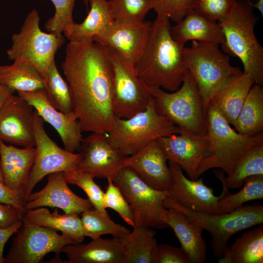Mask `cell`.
I'll return each mask as SVG.
<instances>
[{"label": "cell", "instance_id": "1", "mask_svg": "<svg viewBox=\"0 0 263 263\" xmlns=\"http://www.w3.org/2000/svg\"><path fill=\"white\" fill-rule=\"evenodd\" d=\"M61 67L82 131L107 133L115 117L113 69L106 47L92 39L70 41Z\"/></svg>", "mask_w": 263, "mask_h": 263}, {"label": "cell", "instance_id": "2", "mask_svg": "<svg viewBox=\"0 0 263 263\" xmlns=\"http://www.w3.org/2000/svg\"><path fill=\"white\" fill-rule=\"evenodd\" d=\"M170 26L169 18L156 17L144 52L134 68L148 86L172 92L180 87L188 69L182 54L185 46L172 38Z\"/></svg>", "mask_w": 263, "mask_h": 263}, {"label": "cell", "instance_id": "3", "mask_svg": "<svg viewBox=\"0 0 263 263\" xmlns=\"http://www.w3.org/2000/svg\"><path fill=\"white\" fill-rule=\"evenodd\" d=\"M259 18L249 0H237L232 11L218 21L224 37V52L238 57L244 72L263 87V47L255 33Z\"/></svg>", "mask_w": 263, "mask_h": 263}, {"label": "cell", "instance_id": "4", "mask_svg": "<svg viewBox=\"0 0 263 263\" xmlns=\"http://www.w3.org/2000/svg\"><path fill=\"white\" fill-rule=\"evenodd\" d=\"M218 44L192 41L182 54L186 66L193 77L201 95L206 113L211 99L243 72L232 66L228 56Z\"/></svg>", "mask_w": 263, "mask_h": 263}, {"label": "cell", "instance_id": "5", "mask_svg": "<svg viewBox=\"0 0 263 263\" xmlns=\"http://www.w3.org/2000/svg\"><path fill=\"white\" fill-rule=\"evenodd\" d=\"M210 155L204 158L198 178L208 170L218 168L229 175L237 160L248 149L263 143V132L246 135L236 132L223 115L209 104L206 113Z\"/></svg>", "mask_w": 263, "mask_h": 263}, {"label": "cell", "instance_id": "6", "mask_svg": "<svg viewBox=\"0 0 263 263\" xmlns=\"http://www.w3.org/2000/svg\"><path fill=\"white\" fill-rule=\"evenodd\" d=\"M156 111L175 125L181 133L204 136L207 132L206 113L197 85L188 70L181 87L167 93L148 86Z\"/></svg>", "mask_w": 263, "mask_h": 263}, {"label": "cell", "instance_id": "7", "mask_svg": "<svg viewBox=\"0 0 263 263\" xmlns=\"http://www.w3.org/2000/svg\"><path fill=\"white\" fill-rule=\"evenodd\" d=\"M163 205L166 208L179 211L192 223L201 226L210 234V246L213 255L222 257L229 239L236 233L263 223V206L259 204L243 205L228 213L197 212L180 205L168 196Z\"/></svg>", "mask_w": 263, "mask_h": 263}, {"label": "cell", "instance_id": "8", "mask_svg": "<svg viewBox=\"0 0 263 263\" xmlns=\"http://www.w3.org/2000/svg\"><path fill=\"white\" fill-rule=\"evenodd\" d=\"M180 133L175 125L156 111L152 97L144 111L127 119L115 117L107 135L111 145L128 156L160 137Z\"/></svg>", "mask_w": 263, "mask_h": 263}, {"label": "cell", "instance_id": "9", "mask_svg": "<svg viewBox=\"0 0 263 263\" xmlns=\"http://www.w3.org/2000/svg\"><path fill=\"white\" fill-rule=\"evenodd\" d=\"M38 11L27 15L20 31L12 36L11 47L7 51L9 59L34 67L44 79L57 50L65 42L62 35L43 32L39 28Z\"/></svg>", "mask_w": 263, "mask_h": 263}, {"label": "cell", "instance_id": "10", "mask_svg": "<svg viewBox=\"0 0 263 263\" xmlns=\"http://www.w3.org/2000/svg\"><path fill=\"white\" fill-rule=\"evenodd\" d=\"M128 202L133 214L134 226L161 229L169 226L160 218L168 190L155 189L144 182L130 167L124 166L112 178Z\"/></svg>", "mask_w": 263, "mask_h": 263}, {"label": "cell", "instance_id": "11", "mask_svg": "<svg viewBox=\"0 0 263 263\" xmlns=\"http://www.w3.org/2000/svg\"><path fill=\"white\" fill-rule=\"evenodd\" d=\"M106 49L113 69V112L116 118H129L146 110L152 96L134 66L116 50Z\"/></svg>", "mask_w": 263, "mask_h": 263}, {"label": "cell", "instance_id": "12", "mask_svg": "<svg viewBox=\"0 0 263 263\" xmlns=\"http://www.w3.org/2000/svg\"><path fill=\"white\" fill-rule=\"evenodd\" d=\"M44 121L34 109L33 127L36 156L21 197L25 203L36 185L50 174L75 170L81 158L80 152L69 151L59 147L47 134Z\"/></svg>", "mask_w": 263, "mask_h": 263}, {"label": "cell", "instance_id": "13", "mask_svg": "<svg viewBox=\"0 0 263 263\" xmlns=\"http://www.w3.org/2000/svg\"><path fill=\"white\" fill-rule=\"evenodd\" d=\"M16 233L3 263H38L50 252L59 257L64 246L75 244L54 229L23 221Z\"/></svg>", "mask_w": 263, "mask_h": 263}, {"label": "cell", "instance_id": "14", "mask_svg": "<svg viewBox=\"0 0 263 263\" xmlns=\"http://www.w3.org/2000/svg\"><path fill=\"white\" fill-rule=\"evenodd\" d=\"M172 174V182L168 190L169 196L182 206L192 210L204 213H221L217 204L220 199L228 188L225 182V173L221 169L214 173L222 183L223 189L219 196L213 189L207 186L202 178L196 180L188 179L177 164L169 161Z\"/></svg>", "mask_w": 263, "mask_h": 263}, {"label": "cell", "instance_id": "15", "mask_svg": "<svg viewBox=\"0 0 263 263\" xmlns=\"http://www.w3.org/2000/svg\"><path fill=\"white\" fill-rule=\"evenodd\" d=\"M79 151L81 158L76 170L94 177L112 178L123 167L126 157L111 145L104 133L92 132L83 138Z\"/></svg>", "mask_w": 263, "mask_h": 263}, {"label": "cell", "instance_id": "16", "mask_svg": "<svg viewBox=\"0 0 263 263\" xmlns=\"http://www.w3.org/2000/svg\"><path fill=\"white\" fill-rule=\"evenodd\" d=\"M18 94L34 107L44 121L56 130L65 150L72 152L79 150L83 139V131L74 111L64 113L56 109L47 99L44 89L18 92Z\"/></svg>", "mask_w": 263, "mask_h": 263}, {"label": "cell", "instance_id": "17", "mask_svg": "<svg viewBox=\"0 0 263 263\" xmlns=\"http://www.w3.org/2000/svg\"><path fill=\"white\" fill-rule=\"evenodd\" d=\"M152 24L150 20L131 24L113 21L101 35L92 40L116 50L134 66L144 52Z\"/></svg>", "mask_w": 263, "mask_h": 263}, {"label": "cell", "instance_id": "18", "mask_svg": "<svg viewBox=\"0 0 263 263\" xmlns=\"http://www.w3.org/2000/svg\"><path fill=\"white\" fill-rule=\"evenodd\" d=\"M169 161L178 165L191 180H196L202 160L210 155L207 134L198 136L186 133L172 134L156 139Z\"/></svg>", "mask_w": 263, "mask_h": 263}, {"label": "cell", "instance_id": "19", "mask_svg": "<svg viewBox=\"0 0 263 263\" xmlns=\"http://www.w3.org/2000/svg\"><path fill=\"white\" fill-rule=\"evenodd\" d=\"M46 207L60 208L64 213L78 214L94 208L88 199L79 197L69 188L63 172L49 174L45 186L32 192L25 204L26 211Z\"/></svg>", "mask_w": 263, "mask_h": 263}, {"label": "cell", "instance_id": "20", "mask_svg": "<svg viewBox=\"0 0 263 263\" xmlns=\"http://www.w3.org/2000/svg\"><path fill=\"white\" fill-rule=\"evenodd\" d=\"M34 107L14 95L0 110V140L23 147H35Z\"/></svg>", "mask_w": 263, "mask_h": 263}, {"label": "cell", "instance_id": "21", "mask_svg": "<svg viewBox=\"0 0 263 263\" xmlns=\"http://www.w3.org/2000/svg\"><path fill=\"white\" fill-rule=\"evenodd\" d=\"M167 160L164 150L155 140L135 154L126 156L123 167L131 168L152 188L168 190L172 182V174Z\"/></svg>", "mask_w": 263, "mask_h": 263}, {"label": "cell", "instance_id": "22", "mask_svg": "<svg viewBox=\"0 0 263 263\" xmlns=\"http://www.w3.org/2000/svg\"><path fill=\"white\" fill-rule=\"evenodd\" d=\"M36 153L34 147L20 149L12 145H7L0 140V169L3 183L21 197L34 163Z\"/></svg>", "mask_w": 263, "mask_h": 263}, {"label": "cell", "instance_id": "23", "mask_svg": "<svg viewBox=\"0 0 263 263\" xmlns=\"http://www.w3.org/2000/svg\"><path fill=\"white\" fill-rule=\"evenodd\" d=\"M160 218L172 228L191 263L206 262L207 246L202 236L204 229L201 226L192 223L181 212L173 209L166 208Z\"/></svg>", "mask_w": 263, "mask_h": 263}, {"label": "cell", "instance_id": "24", "mask_svg": "<svg viewBox=\"0 0 263 263\" xmlns=\"http://www.w3.org/2000/svg\"><path fill=\"white\" fill-rule=\"evenodd\" d=\"M61 253L68 261L63 263H123V250L120 239H92L87 244L75 243L63 247Z\"/></svg>", "mask_w": 263, "mask_h": 263}, {"label": "cell", "instance_id": "25", "mask_svg": "<svg viewBox=\"0 0 263 263\" xmlns=\"http://www.w3.org/2000/svg\"><path fill=\"white\" fill-rule=\"evenodd\" d=\"M169 31L172 38L184 46L189 40L218 45L224 42L219 23L211 21L192 10L176 25L170 26Z\"/></svg>", "mask_w": 263, "mask_h": 263}, {"label": "cell", "instance_id": "26", "mask_svg": "<svg viewBox=\"0 0 263 263\" xmlns=\"http://www.w3.org/2000/svg\"><path fill=\"white\" fill-rule=\"evenodd\" d=\"M79 214L76 212L58 213L57 208L53 213L44 207L26 211L22 221L56 231L72 240L82 243L85 239Z\"/></svg>", "mask_w": 263, "mask_h": 263}, {"label": "cell", "instance_id": "27", "mask_svg": "<svg viewBox=\"0 0 263 263\" xmlns=\"http://www.w3.org/2000/svg\"><path fill=\"white\" fill-rule=\"evenodd\" d=\"M89 6L90 11L83 22H73L64 29L63 33L70 41L92 39L113 22L106 0H90Z\"/></svg>", "mask_w": 263, "mask_h": 263}, {"label": "cell", "instance_id": "28", "mask_svg": "<svg viewBox=\"0 0 263 263\" xmlns=\"http://www.w3.org/2000/svg\"><path fill=\"white\" fill-rule=\"evenodd\" d=\"M255 83L251 75L243 72L215 95L209 104L218 110L229 124L233 126L251 87Z\"/></svg>", "mask_w": 263, "mask_h": 263}, {"label": "cell", "instance_id": "29", "mask_svg": "<svg viewBox=\"0 0 263 263\" xmlns=\"http://www.w3.org/2000/svg\"><path fill=\"white\" fill-rule=\"evenodd\" d=\"M219 263H263V225L245 232L227 246Z\"/></svg>", "mask_w": 263, "mask_h": 263}, {"label": "cell", "instance_id": "30", "mask_svg": "<svg viewBox=\"0 0 263 263\" xmlns=\"http://www.w3.org/2000/svg\"><path fill=\"white\" fill-rule=\"evenodd\" d=\"M156 231L139 226L119 238L123 250V263H152V253L158 244Z\"/></svg>", "mask_w": 263, "mask_h": 263}, {"label": "cell", "instance_id": "31", "mask_svg": "<svg viewBox=\"0 0 263 263\" xmlns=\"http://www.w3.org/2000/svg\"><path fill=\"white\" fill-rule=\"evenodd\" d=\"M233 126L244 135L263 132V87L256 83L252 86Z\"/></svg>", "mask_w": 263, "mask_h": 263}, {"label": "cell", "instance_id": "32", "mask_svg": "<svg viewBox=\"0 0 263 263\" xmlns=\"http://www.w3.org/2000/svg\"><path fill=\"white\" fill-rule=\"evenodd\" d=\"M0 83L18 92H30L44 89L45 82L34 67L25 63L15 62L0 66Z\"/></svg>", "mask_w": 263, "mask_h": 263}, {"label": "cell", "instance_id": "33", "mask_svg": "<svg viewBox=\"0 0 263 263\" xmlns=\"http://www.w3.org/2000/svg\"><path fill=\"white\" fill-rule=\"evenodd\" d=\"M263 175V143L246 151L236 161L232 171L224 179L229 189L241 188L247 177Z\"/></svg>", "mask_w": 263, "mask_h": 263}, {"label": "cell", "instance_id": "34", "mask_svg": "<svg viewBox=\"0 0 263 263\" xmlns=\"http://www.w3.org/2000/svg\"><path fill=\"white\" fill-rule=\"evenodd\" d=\"M81 214L82 231L85 237L94 239L108 234L119 239L130 232L125 226L115 223L108 213H102L94 208L85 210Z\"/></svg>", "mask_w": 263, "mask_h": 263}, {"label": "cell", "instance_id": "35", "mask_svg": "<svg viewBox=\"0 0 263 263\" xmlns=\"http://www.w3.org/2000/svg\"><path fill=\"white\" fill-rule=\"evenodd\" d=\"M244 187L238 192L231 194L227 188L218 202L222 214L230 213L243 205L244 203L263 198V175H253L244 181Z\"/></svg>", "mask_w": 263, "mask_h": 263}, {"label": "cell", "instance_id": "36", "mask_svg": "<svg viewBox=\"0 0 263 263\" xmlns=\"http://www.w3.org/2000/svg\"><path fill=\"white\" fill-rule=\"evenodd\" d=\"M44 80V90L50 104L64 113L73 111L69 85L59 74L55 59L51 63Z\"/></svg>", "mask_w": 263, "mask_h": 263}, {"label": "cell", "instance_id": "37", "mask_svg": "<svg viewBox=\"0 0 263 263\" xmlns=\"http://www.w3.org/2000/svg\"><path fill=\"white\" fill-rule=\"evenodd\" d=\"M110 12L118 23H136L143 21L152 9L150 0H109Z\"/></svg>", "mask_w": 263, "mask_h": 263}, {"label": "cell", "instance_id": "38", "mask_svg": "<svg viewBox=\"0 0 263 263\" xmlns=\"http://www.w3.org/2000/svg\"><path fill=\"white\" fill-rule=\"evenodd\" d=\"M64 174L68 183L75 185L83 190L94 209L108 213L104 205V192L94 182L93 175L76 170L64 172Z\"/></svg>", "mask_w": 263, "mask_h": 263}, {"label": "cell", "instance_id": "39", "mask_svg": "<svg viewBox=\"0 0 263 263\" xmlns=\"http://www.w3.org/2000/svg\"><path fill=\"white\" fill-rule=\"evenodd\" d=\"M107 179L108 184L104 198L105 208L114 210L127 224L134 227V218L128 202L112 179Z\"/></svg>", "mask_w": 263, "mask_h": 263}, {"label": "cell", "instance_id": "40", "mask_svg": "<svg viewBox=\"0 0 263 263\" xmlns=\"http://www.w3.org/2000/svg\"><path fill=\"white\" fill-rule=\"evenodd\" d=\"M55 8L54 16L45 24L49 33L62 35L67 26L74 21L73 14L76 0H50Z\"/></svg>", "mask_w": 263, "mask_h": 263}, {"label": "cell", "instance_id": "41", "mask_svg": "<svg viewBox=\"0 0 263 263\" xmlns=\"http://www.w3.org/2000/svg\"><path fill=\"white\" fill-rule=\"evenodd\" d=\"M237 0H193L190 10L214 22L220 21L234 8Z\"/></svg>", "mask_w": 263, "mask_h": 263}, {"label": "cell", "instance_id": "42", "mask_svg": "<svg viewBox=\"0 0 263 263\" xmlns=\"http://www.w3.org/2000/svg\"><path fill=\"white\" fill-rule=\"evenodd\" d=\"M157 17L180 22L191 10L193 0H150Z\"/></svg>", "mask_w": 263, "mask_h": 263}, {"label": "cell", "instance_id": "43", "mask_svg": "<svg viewBox=\"0 0 263 263\" xmlns=\"http://www.w3.org/2000/svg\"><path fill=\"white\" fill-rule=\"evenodd\" d=\"M152 263H191L181 247L168 244H157L152 253Z\"/></svg>", "mask_w": 263, "mask_h": 263}, {"label": "cell", "instance_id": "44", "mask_svg": "<svg viewBox=\"0 0 263 263\" xmlns=\"http://www.w3.org/2000/svg\"><path fill=\"white\" fill-rule=\"evenodd\" d=\"M25 213L11 205L0 203V228H6L22 221Z\"/></svg>", "mask_w": 263, "mask_h": 263}, {"label": "cell", "instance_id": "45", "mask_svg": "<svg viewBox=\"0 0 263 263\" xmlns=\"http://www.w3.org/2000/svg\"><path fill=\"white\" fill-rule=\"evenodd\" d=\"M0 203L14 206L26 212L25 202L17 193L8 188L0 181Z\"/></svg>", "mask_w": 263, "mask_h": 263}, {"label": "cell", "instance_id": "46", "mask_svg": "<svg viewBox=\"0 0 263 263\" xmlns=\"http://www.w3.org/2000/svg\"><path fill=\"white\" fill-rule=\"evenodd\" d=\"M22 224V220L9 227L0 228V263H3V250L5 244L11 236L16 233Z\"/></svg>", "mask_w": 263, "mask_h": 263}, {"label": "cell", "instance_id": "47", "mask_svg": "<svg viewBox=\"0 0 263 263\" xmlns=\"http://www.w3.org/2000/svg\"><path fill=\"white\" fill-rule=\"evenodd\" d=\"M15 91L0 83V110L14 96Z\"/></svg>", "mask_w": 263, "mask_h": 263}, {"label": "cell", "instance_id": "48", "mask_svg": "<svg viewBox=\"0 0 263 263\" xmlns=\"http://www.w3.org/2000/svg\"><path fill=\"white\" fill-rule=\"evenodd\" d=\"M253 6L254 9H257L263 17V0H257L254 3H253Z\"/></svg>", "mask_w": 263, "mask_h": 263}, {"label": "cell", "instance_id": "49", "mask_svg": "<svg viewBox=\"0 0 263 263\" xmlns=\"http://www.w3.org/2000/svg\"><path fill=\"white\" fill-rule=\"evenodd\" d=\"M89 1L90 0H84V2L86 6L88 8L89 6Z\"/></svg>", "mask_w": 263, "mask_h": 263}, {"label": "cell", "instance_id": "50", "mask_svg": "<svg viewBox=\"0 0 263 263\" xmlns=\"http://www.w3.org/2000/svg\"><path fill=\"white\" fill-rule=\"evenodd\" d=\"M0 181L3 183V176H2V174L1 171L0 170Z\"/></svg>", "mask_w": 263, "mask_h": 263}, {"label": "cell", "instance_id": "51", "mask_svg": "<svg viewBox=\"0 0 263 263\" xmlns=\"http://www.w3.org/2000/svg\"><path fill=\"white\" fill-rule=\"evenodd\" d=\"M250 1H251L252 3H254L257 0H249Z\"/></svg>", "mask_w": 263, "mask_h": 263}]
</instances>
